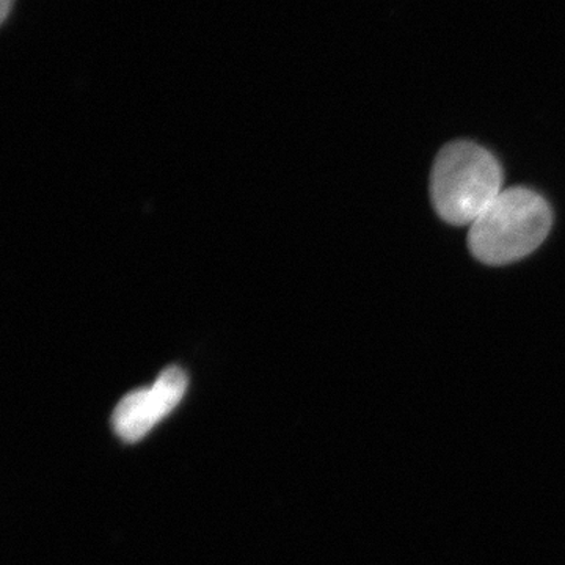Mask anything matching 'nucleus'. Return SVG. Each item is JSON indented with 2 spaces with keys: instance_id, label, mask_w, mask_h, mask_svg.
<instances>
[{
  "instance_id": "2",
  "label": "nucleus",
  "mask_w": 565,
  "mask_h": 565,
  "mask_svg": "<svg viewBox=\"0 0 565 565\" xmlns=\"http://www.w3.org/2000/svg\"><path fill=\"white\" fill-rule=\"evenodd\" d=\"M500 163L473 141L446 145L434 163L430 193L435 211L451 225L473 223L501 193Z\"/></svg>"
},
{
  "instance_id": "1",
  "label": "nucleus",
  "mask_w": 565,
  "mask_h": 565,
  "mask_svg": "<svg viewBox=\"0 0 565 565\" xmlns=\"http://www.w3.org/2000/svg\"><path fill=\"white\" fill-rule=\"evenodd\" d=\"M552 223V210L539 193L509 189L471 223L468 245L479 262L503 266L533 253L548 236Z\"/></svg>"
},
{
  "instance_id": "4",
  "label": "nucleus",
  "mask_w": 565,
  "mask_h": 565,
  "mask_svg": "<svg viewBox=\"0 0 565 565\" xmlns=\"http://www.w3.org/2000/svg\"><path fill=\"white\" fill-rule=\"evenodd\" d=\"M14 3H17V0H0V20H2L3 24L9 21Z\"/></svg>"
},
{
  "instance_id": "3",
  "label": "nucleus",
  "mask_w": 565,
  "mask_h": 565,
  "mask_svg": "<svg viewBox=\"0 0 565 565\" xmlns=\"http://www.w3.org/2000/svg\"><path fill=\"white\" fill-rule=\"evenodd\" d=\"M185 388L184 371L172 366L159 375L151 388L126 394L111 416L115 433L125 441L140 440L181 403Z\"/></svg>"
}]
</instances>
